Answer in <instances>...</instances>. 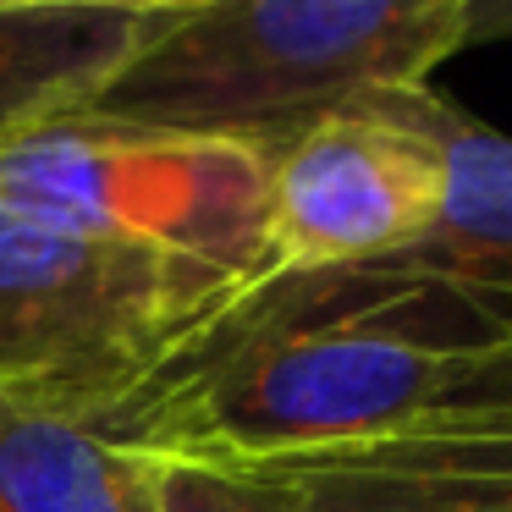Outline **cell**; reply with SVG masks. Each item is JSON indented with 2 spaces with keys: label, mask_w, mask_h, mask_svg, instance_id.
<instances>
[{
  "label": "cell",
  "mask_w": 512,
  "mask_h": 512,
  "mask_svg": "<svg viewBox=\"0 0 512 512\" xmlns=\"http://www.w3.org/2000/svg\"><path fill=\"white\" fill-rule=\"evenodd\" d=\"M507 331L386 265L265 281L204 320L94 430L177 463L369 441L479 402Z\"/></svg>",
  "instance_id": "obj_1"
},
{
  "label": "cell",
  "mask_w": 512,
  "mask_h": 512,
  "mask_svg": "<svg viewBox=\"0 0 512 512\" xmlns=\"http://www.w3.org/2000/svg\"><path fill=\"white\" fill-rule=\"evenodd\" d=\"M474 23L468 0H177L78 122L270 155L336 111L424 89Z\"/></svg>",
  "instance_id": "obj_2"
},
{
  "label": "cell",
  "mask_w": 512,
  "mask_h": 512,
  "mask_svg": "<svg viewBox=\"0 0 512 512\" xmlns=\"http://www.w3.org/2000/svg\"><path fill=\"white\" fill-rule=\"evenodd\" d=\"M243 281L0 199V391L94 424Z\"/></svg>",
  "instance_id": "obj_3"
},
{
  "label": "cell",
  "mask_w": 512,
  "mask_h": 512,
  "mask_svg": "<svg viewBox=\"0 0 512 512\" xmlns=\"http://www.w3.org/2000/svg\"><path fill=\"white\" fill-rule=\"evenodd\" d=\"M0 199L94 237L188 259L259 287L270 155L226 138L56 122L0 138Z\"/></svg>",
  "instance_id": "obj_4"
},
{
  "label": "cell",
  "mask_w": 512,
  "mask_h": 512,
  "mask_svg": "<svg viewBox=\"0 0 512 512\" xmlns=\"http://www.w3.org/2000/svg\"><path fill=\"white\" fill-rule=\"evenodd\" d=\"M441 215L446 155L430 127V89L336 111L270 149L259 287L413 254Z\"/></svg>",
  "instance_id": "obj_5"
},
{
  "label": "cell",
  "mask_w": 512,
  "mask_h": 512,
  "mask_svg": "<svg viewBox=\"0 0 512 512\" xmlns=\"http://www.w3.org/2000/svg\"><path fill=\"white\" fill-rule=\"evenodd\" d=\"M177 0H0V138L78 122Z\"/></svg>",
  "instance_id": "obj_6"
},
{
  "label": "cell",
  "mask_w": 512,
  "mask_h": 512,
  "mask_svg": "<svg viewBox=\"0 0 512 512\" xmlns=\"http://www.w3.org/2000/svg\"><path fill=\"white\" fill-rule=\"evenodd\" d=\"M430 127L446 155V215L430 243L380 265L457 298L496 331H512V138L435 94Z\"/></svg>",
  "instance_id": "obj_7"
},
{
  "label": "cell",
  "mask_w": 512,
  "mask_h": 512,
  "mask_svg": "<svg viewBox=\"0 0 512 512\" xmlns=\"http://www.w3.org/2000/svg\"><path fill=\"white\" fill-rule=\"evenodd\" d=\"M0 512H160L155 457L0 391Z\"/></svg>",
  "instance_id": "obj_8"
},
{
  "label": "cell",
  "mask_w": 512,
  "mask_h": 512,
  "mask_svg": "<svg viewBox=\"0 0 512 512\" xmlns=\"http://www.w3.org/2000/svg\"><path fill=\"white\" fill-rule=\"evenodd\" d=\"M281 485V479H276ZM298 512H512L501 485H369V479H309Z\"/></svg>",
  "instance_id": "obj_9"
},
{
  "label": "cell",
  "mask_w": 512,
  "mask_h": 512,
  "mask_svg": "<svg viewBox=\"0 0 512 512\" xmlns=\"http://www.w3.org/2000/svg\"><path fill=\"white\" fill-rule=\"evenodd\" d=\"M155 479H160V512H298L292 485L232 474V468L155 457Z\"/></svg>",
  "instance_id": "obj_10"
},
{
  "label": "cell",
  "mask_w": 512,
  "mask_h": 512,
  "mask_svg": "<svg viewBox=\"0 0 512 512\" xmlns=\"http://www.w3.org/2000/svg\"><path fill=\"white\" fill-rule=\"evenodd\" d=\"M479 402H512V331L490 347V369H485V391Z\"/></svg>",
  "instance_id": "obj_11"
}]
</instances>
